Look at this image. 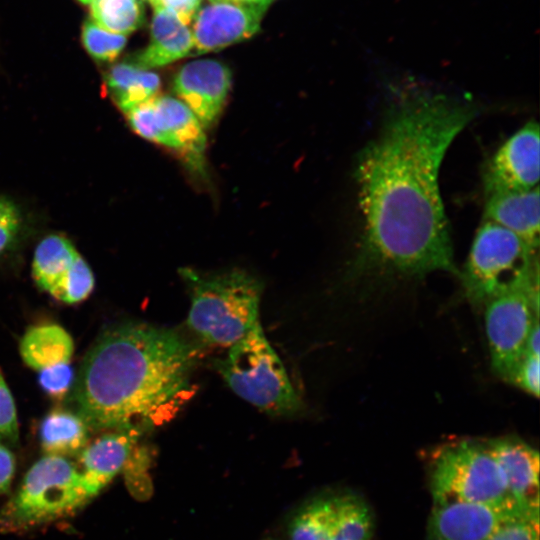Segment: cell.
I'll return each mask as SVG.
<instances>
[{"label": "cell", "instance_id": "obj_7", "mask_svg": "<svg viewBox=\"0 0 540 540\" xmlns=\"http://www.w3.org/2000/svg\"><path fill=\"white\" fill-rule=\"evenodd\" d=\"M429 488L433 504L511 498L485 441L459 440L441 446L430 464Z\"/></svg>", "mask_w": 540, "mask_h": 540}, {"label": "cell", "instance_id": "obj_30", "mask_svg": "<svg viewBox=\"0 0 540 540\" xmlns=\"http://www.w3.org/2000/svg\"><path fill=\"white\" fill-rule=\"evenodd\" d=\"M21 229V217L17 207L8 199L0 197V255L11 248Z\"/></svg>", "mask_w": 540, "mask_h": 540}, {"label": "cell", "instance_id": "obj_20", "mask_svg": "<svg viewBox=\"0 0 540 540\" xmlns=\"http://www.w3.org/2000/svg\"><path fill=\"white\" fill-rule=\"evenodd\" d=\"M86 421L71 411L56 409L47 414L39 427V439L45 455L64 458L78 456L90 440Z\"/></svg>", "mask_w": 540, "mask_h": 540}, {"label": "cell", "instance_id": "obj_11", "mask_svg": "<svg viewBox=\"0 0 540 540\" xmlns=\"http://www.w3.org/2000/svg\"><path fill=\"white\" fill-rule=\"evenodd\" d=\"M268 6L247 0H202L190 23L192 55L218 51L252 37Z\"/></svg>", "mask_w": 540, "mask_h": 540}, {"label": "cell", "instance_id": "obj_21", "mask_svg": "<svg viewBox=\"0 0 540 540\" xmlns=\"http://www.w3.org/2000/svg\"><path fill=\"white\" fill-rule=\"evenodd\" d=\"M105 79L116 105L125 113L155 97L161 84L156 73L129 61L112 66Z\"/></svg>", "mask_w": 540, "mask_h": 540}, {"label": "cell", "instance_id": "obj_14", "mask_svg": "<svg viewBox=\"0 0 540 540\" xmlns=\"http://www.w3.org/2000/svg\"><path fill=\"white\" fill-rule=\"evenodd\" d=\"M506 484L509 496L524 509L539 512V452L515 437L485 441Z\"/></svg>", "mask_w": 540, "mask_h": 540}, {"label": "cell", "instance_id": "obj_8", "mask_svg": "<svg viewBox=\"0 0 540 540\" xmlns=\"http://www.w3.org/2000/svg\"><path fill=\"white\" fill-rule=\"evenodd\" d=\"M539 280L501 293L485 305L486 333L493 371L509 381L539 321Z\"/></svg>", "mask_w": 540, "mask_h": 540}, {"label": "cell", "instance_id": "obj_4", "mask_svg": "<svg viewBox=\"0 0 540 540\" xmlns=\"http://www.w3.org/2000/svg\"><path fill=\"white\" fill-rule=\"evenodd\" d=\"M92 499L77 464L45 455L0 508V532H24L72 516Z\"/></svg>", "mask_w": 540, "mask_h": 540}, {"label": "cell", "instance_id": "obj_33", "mask_svg": "<svg viewBox=\"0 0 540 540\" xmlns=\"http://www.w3.org/2000/svg\"><path fill=\"white\" fill-rule=\"evenodd\" d=\"M15 473L13 453L0 443V495L7 493Z\"/></svg>", "mask_w": 540, "mask_h": 540}, {"label": "cell", "instance_id": "obj_24", "mask_svg": "<svg viewBox=\"0 0 540 540\" xmlns=\"http://www.w3.org/2000/svg\"><path fill=\"white\" fill-rule=\"evenodd\" d=\"M337 510V497L317 498L294 516L290 540H328Z\"/></svg>", "mask_w": 540, "mask_h": 540}, {"label": "cell", "instance_id": "obj_32", "mask_svg": "<svg viewBox=\"0 0 540 540\" xmlns=\"http://www.w3.org/2000/svg\"><path fill=\"white\" fill-rule=\"evenodd\" d=\"M152 1L159 2L172 11L187 26L191 23L202 2V0H149V2Z\"/></svg>", "mask_w": 540, "mask_h": 540}, {"label": "cell", "instance_id": "obj_2", "mask_svg": "<svg viewBox=\"0 0 540 540\" xmlns=\"http://www.w3.org/2000/svg\"><path fill=\"white\" fill-rule=\"evenodd\" d=\"M199 348L177 331L129 322L104 332L76 382L77 413L91 431L153 427L190 397Z\"/></svg>", "mask_w": 540, "mask_h": 540}, {"label": "cell", "instance_id": "obj_12", "mask_svg": "<svg viewBox=\"0 0 540 540\" xmlns=\"http://www.w3.org/2000/svg\"><path fill=\"white\" fill-rule=\"evenodd\" d=\"M539 142V125L533 120L510 136L485 167V196L538 187Z\"/></svg>", "mask_w": 540, "mask_h": 540}, {"label": "cell", "instance_id": "obj_29", "mask_svg": "<svg viewBox=\"0 0 540 540\" xmlns=\"http://www.w3.org/2000/svg\"><path fill=\"white\" fill-rule=\"evenodd\" d=\"M539 356L525 352L508 382L527 393L539 396Z\"/></svg>", "mask_w": 540, "mask_h": 540}, {"label": "cell", "instance_id": "obj_17", "mask_svg": "<svg viewBox=\"0 0 540 540\" xmlns=\"http://www.w3.org/2000/svg\"><path fill=\"white\" fill-rule=\"evenodd\" d=\"M484 221L495 223L517 235L532 249H539V186L526 191L486 196Z\"/></svg>", "mask_w": 540, "mask_h": 540}, {"label": "cell", "instance_id": "obj_6", "mask_svg": "<svg viewBox=\"0 0 540 540\" xmlns=\"http://www.w3.org/2000/svg\"><path fill=\"white\" fill-rule=\"evenodd\" d=\"M538 250L509 230L484 221L474 237L463 272L466 297L474 305L538 278Z\"/></svg>", "mask_w": 540, "mask_h": 540}, {"label": "cell", "instance_id": "obj_1", "mask_svg": "<svg viewBox=\"0 0 540 540\" xmlns=\"http://www.w3.org/2000/svg\"><path fill=\"white\" fill-rule=\"evenodd\" d=\"M477 113L474 103L440 92L394 93L356 160L363 225L355 274L459 275L438 177L448 147Z\"/></svg>", "mask_w": 540, "mask_h": 540}, {"label": "cell", "instance_id": "obj_25", "mask_svg": "<svg viewBox=\"0 0 540 540\" xmlns=\"http://www.w3.org/2000/svg\"><path fill=\"white\" fill-rule=\"evenodd\" d=\"M81 39L89 55L99 61L115 60L127 43V36L109 32L90 18L83 24Z\"/></svg>", "mask_w": 540, "mask_h": 540}, {"label": "cell", "instance_id": "obj_34", "mask_svg": "<svg viewBox=\"0 0 540 540\" xmlns=\"http://www.w3.org/2000/svg\"><path fill=\"white\" fill-rule=\"evenodd\" d=\"M79 1L83 4H89L91 2V0H79Z\"/></svg>", "mask_w": 540, "mask_h": 540}, {"label": "cell", "instance_id": "obj_18", "mask_svg": "<svg viewBox=\"0 0 540 540\" xmlns=\"http://www.w3.org/2000/svg\"><path fill=\"white\" fill-rule=\"evenodd\" d=\"M153 103L161 124L175 144L177 151L196 170H202L206 136L194 113L179 99L155 96Z\"/></svg>", "mask_w": 540, "mask_h": 540}, {"label": "cell", "instance_id": "obj_28", "mask_svg": "<svg viewBox=\"0 0 540 540\" xmlns=\"http://www.w3.org/2000/svg\"><path fill=\"white\" fill-rule=\"evenodd\" d=\"M39 384L51 397L61 399L74 383V372L70 363L51 366L39 371Z\"/></svg>", "mask_w": 540, "mask_h": 540}, {"label": "cell", "instance_id": "obj_3", "mask_svg": "<svg viewBox=\"0 0 540 540\" xmlns=\"http://www.w3.org/2000/svg\"><path fill=\"white\" fill-rule=\"evenodd\" d=\"M189 297V328L205 343L230 347L258 321L263 285L242 269L200 272L181 268Z\"/></svg>", "mask_w": 540, "mask_h": 540}, {"label": "cell", "instance_id": "obj_19", "mask_svg": "<svg viewBox=\"0 0 540 540\" xmlns=\"http://www.w3.org/2000/svg\"><path fill=\"white\" fill-rule=\"evenodd\" d=\"M19 351L24 363L39 372L45 368L70 363L74 342L70 334L56 324H42L27 329Z\"/></svg>", "mask_w": 540, "mask_h": 540}, {"label": "cell", "instance_id": "obj_5", "mask_svg": "<svg viewBox=\"0 0 540 540\" xmlns=\"http://www.w3.org/2000/svg\"><path fill=\"white\" fill-rule=\"evenodd\" d=\"M215 368L235 394L273 416H292L303 402L258 321Z\"/></svg>", "mask_w": 540, "mask_h": 540}, {"label": "cell", "instance_id": "obj_27", "mask_svg": "<svg viewBox=\"0 0 540 540\" xmlns=\"http://www.w3.org/2000/svg\"><path fill=\"white\" fill-rule=\"evenodd\" d=\"M18 438L19 426L14 399L0 371V440L16 444Z\"/></svg>", "mask_w": 540, "mask_h": 540}, {"label": "cell", "instance_id": "obj_35", "mask_svg": "<svg viewBox=\"0 0 540 540\" xmlns=\"http://www.w3.org/2000/svg\"><path fill=\"white\" fill-rule=\"evenodd\" d=\"M268 1H270V2H271L272 0H268Z\"/></svg>", "mask_w": 540, "mask_h": 540}, {"label": "cell", "instance_id": "obj_23", "mask_svg": "<svg viewBox=\"0 0 540 540\" xmlns=\"http://www.w3.org/2000/svg\"><path fill=\"white\" fill-rule=\"evenodd\" d=\"M91 18L101 28L129 35L145 21L143 0H91Z\"/></svg>", "mask_w": 540, "mask_h": 540}, {"label": "cell", "instance_id": "obj_31", "mask_svg": "<svg viewBox=\"0 0 540 540\" xmlns=\"http://www.w3.org/2000/svg\"><path fill=\"white\" fill-rule=\"evenodd\" d=\"M486 540H539V514L519 518L505 525Z\"/></svg>", "mask_w": 540, "mask_h": 540}, {"label": "cell", "instance_id": "obj_26", "mask_svg": "<svg viewBox=\"0 0 540 540\" xmlns=\"http://www.w3.org/2000/svg\"><path fill=\"white\" fill-rule=\"evenodd\" d=\"M127 120L139 136L162 146L175 150V144L164 130L153 98L143 102L125 113Z\"/></svg>", "mask_w": 540, "mask_h": 540}, {"label": "cell", "instance_id": "obj_22", "mask_svg": "<svg viewBox=\"0 0 540 540\" xmlns=\"http://www.w3.org/2000/svg\"><path fill=\"white\" fill-rule=\"evenodd\" d=\"M373 516L366 502L355 495L337 497V510L328 540H372Z\"/></svg>", "mask_w": 540, "mask_h": 540}, {"label": "cell", "instance_id": "obj_13", "mask_svg": "<svg viewBox=\"0 0 540 540\" xmlns=\"http://www.w3.org/2000/svg\"><path fill=\"white\" fill-rule=\"evenodd\" d=\"M229 67L215 59H200L184 64L174 75L176 96L209 128L219 117L231 87Z\"/></svg>", "mask_w": 540, "mask_h": 540}, {"label": "cell", "instance_id": "obj_16", "mask_svg": "<svg viewBox=\"0 0 540 540\" xmlns=\"http://www.w3.org/2000/svg\"><path fill=\"white\" fill-rule=\"evenodd\" d=\"M150 4L153 15L148 45L127 61L148 70L191 56L194 43L190 28L159 2Z\"/></svg>", "mask_w": 540, "mask_h": 540}, {"label": "cell", "instance_id": "obj_9", "mask_svg": "<svg viewBox=\"0 0 540 540\" xmlns=\"http://www.w3.org/2000/svg\"><path fill=\"white\" fill-rule=\"evenodd\" d=\"M530 514L515 500L433 504L427 540H486L505 525Z\"/></svg>", "mask_w": 540, "mask_h": 540}, {"label": "cell", "instance_id": "obj_10", "mask_svg": "<svg viewBox=\"0 0 540 540\" xmlns=\"http://www.w3.org/2000/svg\"><path fill=\"white\" fill-rule=\"evenodd\" d=\"M32 276L36 284L53 298L76 304L93 291V273L73 244L62 235L52 234L37 245Z\"/></svg>", "mask_w": 540, "mask_h": 540}, {"label": "cell", "instance_id": "obj_15", "mask_svg": "<svg viewBox=\"0 0 540 540\" xmlns=\"http://www.w3.org/2000/svg\"><path fill=\"white\" fill-rule=\"evenodd\" d=\"M141 434L139 429L106 431L78 454L77 467L92 498L127 466Z\"/></svg>", "mask_w": 540, "mask_h": 540}]
</instances>
